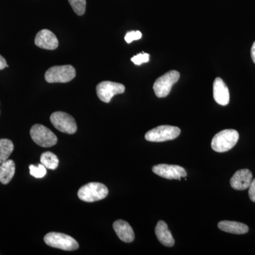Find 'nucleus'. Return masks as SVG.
Wrapping results in <instances>:
<instances>
[{
    "label": "nucleus",
    "instance_id": "nucleus-1",
    "mask_svg": "<svg viewBox=\"0 0 255 255\" xmlns=\"http://www.w3.org/2000/svg\"><path fill=\"white\" fill-rule=\"evenodd\" d=\"M239 133L234 129H226L218 132L211 141V147L217 152L229 151L237 144Z\"/></svg>",
    "mask_w": 255,
    "mask_h": 255
},
{
    "label": "nucleus",
    "instance_id": "nucleus-2",
    "mask_svg": "<svg viewBox=\"0 0 255 255\" xmlns=\"http://www.w3.org/2000/svg\"><path fill=\"white\" fill-rule=\"evenodd\" d=\"M108 194V188L105 184L91 182L80 188L78 195L80 200L85 202H95L105 199Z\"/></svg>",
    "mask_w": 255,
    "mask_h": 255
},
{
    "label": "nucleus",
    "instance_id": "nucleus-3",
    "mask_svg": "<svg viewBox=\"0 0 255 255\" xmlns=\"http://www.w3.org/2000/svg\"><path fill=\"white\" fill-rule=\"evenodd\" d=\"M76 77V70L72 65L53 66L45 74V80L48 83H67Z\"/></svg>",
    "mask_w": 255,
    "mask_h": 255
},
{
    "label": "nucleus",
    "instance_id": "nucleus-4",
    "mask_svg": "<svg viewBox=\"0 0 255 255\" xmlns=\"http://www.w3.org/2000/svg\"><path fill=\"white\" fill-rule=\"evenodd\" d=\"M179 128L172 126H159L145 133L146 140L150 142H164L174 140L180 135Z\"/></svg>",
    "mask_w": 255,
    "mask_h": 255
},
{
    "label": "nucleus",
    "instance_id": "nucleus-5",
    "mask_svg": "<svg viewBox=\"0 0 255 255\" xmlns=\"http://www.w3.org/2000/svg\"><path fill=\"white\" fill-rule=\"evenodd\" d=\"M45 243L52 248L66 251H76L79 248L78 242L73 238L63 233L52 232L44 237Z\"/></svg>",
    "mask_w": 255,
    "mask_h": 255
},
{
    "label": "nucleus",
    "instance_id": "nucleus-6",
    "mask_svg": "<svg viewBox=\"0 0 255 255\" xmlns=\"http://www.w3.org/2000/svg\"><path fill=\"white\" fill-rule=\"evenodd\" d=\"M180 78V74L176 70H171L156 80L153 85L155 95L159 98L167 97L174 84L177 83Z\"/></svg>",
    "mask_w": 255,
    "mask_h": 255
},
{
    "label": "nucleus",
    "instance_id": "nucleus-7",
    "mask_svg": "<svg viewBox=\"0 0 255 255\" xmlns=\"http://www.w3.org/2000/svg\"><path fill=\"white\" fill-rule=\"evenodd\" d=\"M30 135L32 140L41 147H52L58 142L56 135L49 128L41 124L33 126L30 130Z\"/></svg>",
    "mask_w": 255,
    "mask_h": 255
},
{
    "label": "nucleus",
    "instance_id": "nucleus-8",
    "mask_svg": "<svg viewBox=\"0 0 255 255\" xmlns=\"http://www.w3.org/2000/svg\"><path fill=\"white\" fill-rule=\"evenodd\" d=\"M50 119L53 127L60 132L68 134H74L78 130V127H77L75 119L70 114L65 113V112H55L51 114Z\"/></svg>",
    "mask_w": 255,
    "mask_h": 255
},
{
    "label": "nucleus",
    "instance_id": "nucleus-9",
    "mask_svg": "<svg viewBox=\"0 0 255 255\" xmlns=\"http://www.w3.org/2000/svg\"><path fill=\"white\" fill-rule=\"evenodd\" d=\"M125 90V86L122 84L111 81L100 82L96 87L99 99L105 103H110L114 96L123 94Z\"/></svg>",
    "mask_w": 255,
    "mask_h": 255
},
{
    "label": "nucleus",
    "instance_id": "nucleus-10",
    "mask_svg": "<svg viewBox=\"0 0 255 255\" xmlns=\"http://www.w3.org/2000/svg\"><path fill=\"white\" fill-rule=\"evenodd\" d=\"M152 172L159 177L167 179H179L187 176L185 169L180 166L160 164L152 167Z\"/></svg>",
    "mask_w": 255,
    "mask_h": 255
},
{
    "label": "nucleus",
    "instance_id": "nucleus-11",
    "mask_svg": "<svg viewBox=\"0 0 255 255\" xmlns=\"http://www.w3.org/2000/svg\"><path fill=\"white\" fill-rule=\"evenodd\" d=\"M35 44L45 50H55L58 47V40L56 36L50 30L43 29L37 33Z\"/></svg>",
    "mask_w": 255,
    "mask_h": 255
},
{
    "label": "nucleus",
    "instance_id": "nucleus-12",
    "mask_svg": "<svg viewBox=\"0 0 255 255\" xmlns=\"http://www.w3.org/2000/svg\"><path fill=\"white\" fill-rule=\"evenodd\" d=\"M253 181V174L248 169H240L231 179V186L238 191L246 190L249 188Z\"/></svg>",
    "mask_w": 255,
    "mask_h": 255
},
{
    "label": "nucleus",
    "instance_id": "nucleus-13",
    "mask_svg": "<svg viewBox=\"0 0 255 255\" xmlns=\"http://www.w3.org/2000/svg\"><path fill=\"white\" fill-rule=\"evenodd\" d=\"M214 100L219 105L226 106L230 102V93L227 85L222 79H215L214 82Z\"/></svg>",
    "mask_w": 255,
    "mask_h": 255
},
{
    "label": "nucleus",
    "instance_id": "nucleus-14",
    "mask_svg": "<svg viewBox=\"0 0 255 255\" xmlns=\"http://www.w3.org/2000/svg\"><path fill=\"white\" fill-rule=\"evenodd\" d=\"M113 228L119 239L124 243H132L135 239L133 230L127 221L122 220L115 221L113 224Z\"/></svg>",
    "mask_w": 255,
    "mask_h": 255
},
{
    "label": "nucleus",
    "instance_id": "nucleus-15",
    "mask_svg": "<svg viewBox=\"0 0 255 255\" xmlns=\"http://www.w3.org/2000/svg\"><path fill=\"white\" fill-rule=\"evenodd\" d=\"M155 235L158 241L166 247H172L174 245V239L172 233L168 229L167 223L159 221L155 227Z\"/></svg>",
    "mask_w": 255,
    "mask_h": 255
},
{
    "label": "nucleus",
    "instance_id": "nucleus-16",
    "mask_svg": "<svg viewBox=\"0 0 255 255\" xmlns=\"http://www.w3.org/2000/svg\"><path fill=\"white\" fill-rule=\"evenodd\" d=\"M220 230L233 234H246L249 231V228L244 223L236 222V221H223L218 224Z\"/></svg>",
    "mask_w": 255,
    "mask_h": 255
},
{
    "label": "nucleus",
    "instance_id": "nucleus-17",
    "mask_svg": "<svg viewBox=\"0 0 255 255\" xmlns=\"http://www.w3.org/2000/svg\"><path fill=\"white\" fill-rule=\"evenodd\" d=\"M15 163L11 159H7L0 164V182L7 184L11 182L15 174Z\"/></svg>",
    "mask_w": 255,
    "mask_h": 255
},
{
    "label": "nucleus",
    "instance_id": "nucleus-18",
    "mask_svg": "<svg viewBox=\"0 0 255 255\" xmlns=\"http://www.w3.org/2000/svg\"><path fill=\"white\" fill-rule=\"evenodd\" d=\"M14 150V144L9 139H0V164L9 159Z\"/></svg>",
    "mask_w": 255,
    "mask_h": 255
},
{
    "label": "nucleus",
    "instance_id": "nucleus-19",
    "mask_svg": "<svg viewBox=\"0 0 255 255\" xmlns=\"http://www.w3.org/2000/svg\"><path fill=\"white\" fill-rule=\"evenodd\" d=\"M41 163L46 168L54 170L59 164V159L53 152H46L41 156Z\"/></svg>",
    "mask_w": 255,
    "mask_h": 255
},
{
    "label": "nucleus",
    "instance_id": "nucleus-20",
    "mask_svg": "<svg viewBox=\"0 0 255 255\" xmlns=\"http://www.w3.org/2000/svg\"><path fill=\"white\" fill-rule=\"evenodd\" d=\"M29 171L30 174L32 177L37 178V179L44 177L47 173L46 167L41 163L37 166L31 164L29 166Z\"/></svg>",
    "mask_w": 255,
    "mask_h": 255
},
{
    "label": "nucleus",
    "instance_id": "nucleus-21",
    "mask_svg": "<svg viewBox=\"0 0 255 255\" xmlns=\"http://www.w3.org/2000/svg\"><path fill=\"white\" fill-rule=\"evenodd\" d=\"M73 11L79 16L85 14L86 10V0H68Z\"/></svg>",
    "mask_w": 255,
    "mask_h": 255
},
{
    "label": "nucleus",
    "instance_id": "nucleus-22",
    "mask_svg": "<svg viewBox=\"0 0 255 255\" xmlns=\"http://www.w3.org/2000/svg\"><path fill=\"white\" fill-rule=\"evenodd\" d=\"M150 60V55L145 53H140L135 55L131 58V61L137 65H140L142 63H147Z\"/></svg>",
    "mask_w": 255,
    "mask_h": 255
},
{
    "label": "nucleus",
    "instance_id": "nucleus-23",
    "mask_svg": "<svg viewBox=\"0 0 255 255\" xmlns=\"http://www.w3.org/2000/svg\"><path fill=\"white\" fill-rule=\"evenodd\" d=\"M142 38V33L139 31H132L128 32L125 36V41L127 43H132L133 41L140 39Z\"/></svg>",
    "mask_w": 255,
    "mask_h": 255
},
{
    "label": "nucleus",
    "instance_id": "nucleus-24",
    "mask_svg": "<svg viewBox=\"0 0 255 255\" xmlns=\"http://www.w3.org/2000/svg\"><path fill=\"white\" fill-rule=\"evenodd\" d=\"M248 189H249L248 194H249L250 199L253 202L255 203V179H253Z\"/></svg>",
    "mask_w": 255,
    "mask_h": 255
},
{
    "label": "nucleus",
    "instance_id": "nucleus-25",
    "mask_svg": "<svg viewBox=\"0 0 255 255\" xmlns=\"http://www.w3.org/2000/svg\"><path fill=\"white\" fill-rule=\"evenodd\" d=\"M8 65L6 64V60L4 59V57L0 55V70H3L5 68H8Z\"/></svg>",
    "mask_w": 255,
    "mask_h": 255
},
{
    "label": "nucleus",
    "instance_id": "nucleus-26",
    "mask_svg": "<svg viewBox=\"0 0 255 255\" xmlns=\"http://www.w3.org/2000/svg\"><path fill=\"white\" fill-rule=\"evenodd\" d=\"M251 57L252 59H253V61L255 63V41L254 42V43H253V46H252Z\"/></svg>",
    "mask_w": 255,
    "mask_h": 255
}]
</instances>
